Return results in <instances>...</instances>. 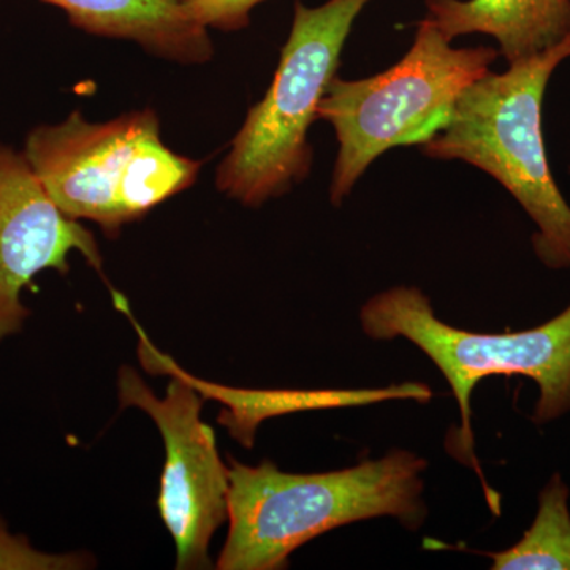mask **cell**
<instances>
[{
    "instance_id": "obj_1",
    "label": "cell",
    "mask_w": 570,
    "mask_h": 570,
    "mask_svg": "<svg viewBox=\"0 0 570 570\" xmlns=\"http://www.w3.org/2000/svg\"><path fill=\"white\" fill-rule=\"evenodd\" d=\"M409 450L322 474H288L272 461L228 466V535L216 568L279 570L296 549L355 521L393 517L406 530L425 523L422 474Z\"/></svg>"
},
{
    "instance_id": "obj_2",
    "label": "cell",
    "mask_w": 570,
    "mask_h": 570,
    "mask_svg": "<svg viewBox=\"0 0 570 570\" xmlns=\"http://www.w3.org/2000/svg\"><path fill=\"white\" fill-rule=\"evenodd\" d=\"M569 58L570 33L502 73L487 71L461 92L444 129L420 145L430 159L461 160L497 179L534 223L532 249L554 272L570 268V205L551 175L542 104Z\"/></svg>"
},
{
    "instance_id": "obj_3",
    "label": "cell",
    "mask_w": 570,
    "mask_h": 570,
    "mask_svg": "<svg viewBox=\"0 0 570 570\" xmlns=\"http://www.w3.org/2000/svg\"><path fill=\"white\" fill-rule=\"evenodd\" d=\"M360 322L371 340L411 341L448 379L460 406L461 425L449 434L445 445L455 459L478 472L490 508L498 513V494L487 485L474 453L472 392L489 376L530 377L539 387L532 414L535 425L570 414V305L546 324L523 332H464L438 318L420 288L397 285L367 299Z\"/></svg>"
},
{
    "instance_id": "obj_4",
    "label": "cell",
    "mask_w": 570,
    "mask_h": 570,
    "mask_svg": "<svg viewBox=\"0 0 570 570\" xmlns=\"http://www.w3.org/2000/svg\"><path fill=\"white\" fill-rule=\"evenodd\" d=\"M430 18L400 62L362 80L333 78L317 119L335 129L337 157L330 202L343 205L377 157L397 146H420L444 129L461 92L499 58L491 47L453 48Z\"/></svg>"
},
{
    "instance_id": "obj_5",
    "label": "cell",
    "mask_w": 570,
    "mask_h": 570,
    "mask_svg": "<svg viewBox=\"0 0 570 570\" xmlns=\"http://www.w3.org/2000/svg\"><path fill=\"white\" fill-rule=\"evenodd\" d=\"M24 156L63 214L92 220L108 236L193 186L202 167L165 146L153 110L104 124L71 112L32 130Z\"/></svg>"
},
{
    "instance_id": "obj_6",
    "label": "cell",
    "mask_w": 570,
    "mask_h": 570,
    "mask_svg": "<svg viewBox=\"0 0 570 570\" xmlns=\"http://www.w3.org/2000/svg\"><path fill=\"white\" fill-rule=\"evenodd\" d=\"M370 2L328 0L313 9L296 0L272 86L247 112L217 170V187L227 197L257 208L305 181L313 165L307 132L336 77L352 26Z\"/></svg>"
},
{
    "instance_id": "obj_7",
    "label": "cell",
    "mask_w": 570,
    "mask_h": 570,
    "mask_svg": "<svg viewBox=\"0 0 570 570\" xmlns=\"http://www.w3.org/2000/svg\"><path fill=\"white\" fill-rule=\"evenodd\" d=\"M157 397L137 371L119 370L122 407H138L156 422L164 439L160 517L176 546V569H208L209 540L228 519V466L220 459L216 434L202 420L205 397L183 377L170 376Z\"/></svg>"
},
{
    "instance_id": "obj_8",
    "label": "cell",
    "mask_w": 570,
    "mask_h": 570,
    "mask_svg": "<svg viewBox=\"0 0 570 570\" xmlns=\"http://www.w3.org/2000/svg\"><path fill=\"white\" fill-rule=\"evenodd\" d=\"M71 250L102 273L94 236L52 202L24 154L0 142V341L29 316L22 291L43 269L66 275Z\"/></svg>"
},
{
    "instance_id": "obj_9",
    "label": "cell",
    "mask_w": 570,
    "mask_h": 570,
    "mask_svg": "<svg viewBox=\"0 0 570 570\" xmlns=\"http://www.w3.org/2000/svg\"><path fill=\"white\" fill-rule=\"evenodd\" d=\"M138 335L137 354L146 373L153 376H179L193 385L205 400L223 404L217 422L227 428L230 436L239 444L250 449L255 433L265 420L294 412L365 406L387 400H415L428 403L433 392L423 384L392 385L385 389L370 390H247L225 387L184 371L171 356L165 355L154 346L145 330L130 316Z\"/></svg>"
},
{
    "instance_id": "obj_10",
    "label": "cell",
    "mask_w": 570,
    "mask_h": 570,
    "mask_svg": "<svg viewBox=\"0 0 570 570\" xmlns=\"http://www.w3.org/2000/svg\"><path fill=\"white\" fill-rule=\"evenodd\" d=\"M69 14L71 24L96 36L137 41L146 51L184 63L213 56L208 28L184 0H41Z\"/></svg>"
},
{
    "instance_id": "obj_11",
    "label": "cell",
    "mask_w": 570,
    "mask_h": 570,
    "mask_svg": "<svg viewBox=\"0 0 570 570\" xmlns=\"http://www.w3.org/2000/svg\"><path fill=\"white\" fill-rule=\"evenodd\" d=\"M445 39L485 33L509 63L557 47L570 33V0H425Z\"/></svg>"
},
{
    "instance_id": "obj_12",
    "label": "cell",
    "mask_w": 570,
    "mask_h": 570,
    "mask_svg": "<svg viewBox=\"0 0 570 570\" xmlns=\"http://www.w3.org/2000/svg\"><path fill=\"white\" fill-rule=\"evenodd\" d=\"M569 487L560 474L540 490L539 508L530 530L502 551H485L493 570H570Z\"/></svg>"
},
{
    "instance_id": "obj_13",
    "label": "cell",
    "mask_w": 570,
    "mask_h": 570,
    "mask_svg": "<svg viewBox=\"0 0 570 570\" xmlns=\"http://www.w3.org/2000/svg\"><path fill=\"white\" fill-rule=\"evenodd\" d=\"M92 564L85 553H48L28 538L13 534L0 519V570H77Z\"/></svg>"
},
{
    "instance_id": "obj_14",
    "label": "cell",
    "mask_w": 570,
    "mask_h": 570,
    "mask_svg": "<svg viewBox=\"0 0 570 570\" xmlns=\"http://www.w3.org/2000/svg\"><path fill=\"white\" fill-rule=\"evenodd\" d=\"M195 20L219 31H239L249 26L250 13L266 0H184Z\"/></svg>"
},
{
    "instance_id": "obj_15",
    "label": "cell",
    "mask_w": 570,
    "mask_h": 570,
    "mask_svg": "<svg viewBox=\"0 0 570 570\" xmlns=\"http://www.w3.org/2000/svg\"><path fill=\"white\" fill-rule=\"evenodd\" d=\"M569 175H570V167H569Z\"/></svg>"
}]
</instances>
